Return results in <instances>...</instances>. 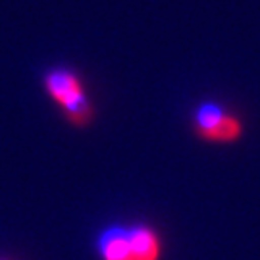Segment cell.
<instances>
[{
	"mask_svg": "<svg viewBox=\"0 0 260 260\" xmlns=\"http://www.w3.org/2000/svg\"><path fill=\"white\" fill-rule=\"evenodd\" d=\"M99 251L103 260H133L129 230H123L120 225L108 228L99 237Z\"/></svg>",
	"mask_w": 260,
	"mask_h": 260,
	"instance_id": "obj_3",
	"label": "cell"
},
{
	"mask_svg": "<svg viewBox=\"0 0 260 260\" xmlns=\"http://www.w3.org/2000/svg\"><path fill=\"white\" fill-rule=\"evenodd\" d=\"M133 260H160V239L154 230L135 225L129 230Z\"/></svg>",
	"mask_w": 260,
	"mask_h": 260,
	"instance_id": "obj_4",
	"label": "cell"
},
{
	"mask_svg": "<svg viewBox=\"0 0 260 260\" xmlns=\"http://www.w3.org/2000/svg\"><path fill=\"white\" fill-rule=\"evenodd\" d=\"M48 94L64 110L68 120L75 125H85L93 118V108L83 91L79 77L68 70H54L45 77Z\"/></svg>",
	"mask_w": 260,
	"mask_h": 260,
	"instance_id": "obj_1",
	"label": "cell"
},
{
	"mask_svg": "<svg viewBox=\"0 0 260 260\" xmlns=\"http://www.w3.org/2000/svg\"><path fill=\"white\" fill-rule=\"evenodd\" d=\"M197 135L210 143H233L243 135V123L237 116L223 110L216 103H203L193 118Z\"/></svg>",
	"mask_w": 260,
	"mask_h": 260,
	"instance_id": "obj_2",
	"label": "cell"
}]
</instances>
